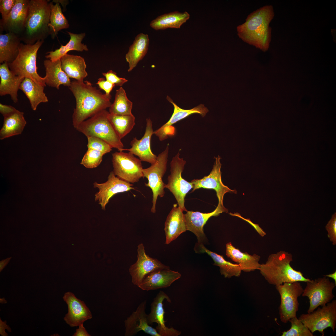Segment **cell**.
I'll return each mask as SVG.
<instances>
[{
  "mask_svg": "<svg viewBox=\"0 0 336 336\" xmlns=\"http://www.w3.org/2000/svg\"><path fill=\"white\" fill-rule=\"evenodd\" d=\"M69 88L76 99L72 121L76 128L82 122L99 112L110 107L111 96L102 94L89 82H71Z\"/></svg>",
  "mask_w": 336,
  "mask_h": 336,
  "instance_id": "obj_1",
  "label": "cell"
},
{
  "mask_svg": "<svg viewBox=\"0 0 336 336\" xmlns=\"http://www.w3.org/2000/svg\"><path fill=\"white\" fill-rule=\"evenodd\" d=\"M274 15L272 6L264 7L254 12L237 28L239 36L244 41L263 51L269 48L271 40L269 24Z\"/></svg>",
  "mask_w": 336,
  "mask_h": 336,
  "instance_id": "obj_2",
  "label": "cell"
},
{
  "mask_svg": "<svg viewBox=\"0 0 336 336\" xmlns=\"http://www.w3.org/2000/svg\"><path fill=\"white\" fill-rule=\"evenodd\" d=\"M292 260L291 254L281 250L269 255L266 262L260 264L259 270L269 284L275 286L285 282L310 281L311 279L305 277L301 272L291 266Z\"/></svg>",
  "mask_w": 336,
  "mask_h": 336,
  "instance_id": "obj_3",
  "label": "cell"
},
{
  "mask_svg": "<svg viewBox=\"0 0 336 336\" xmlns=\"http://www.w3.org/2000/svg\"><path fill=\"white\" fill-rule=\"evenodd\" d=\"M51 9L45 0H29V8L23 32L20 36L25 44H33L44 40L49 35Z\"/></svg>",
  "mask_w": 336,
  "mask_h": 336,
  "instance_id": "obj_4",
  "label": "cell"
},
{
  "mask_svg": "<svg viewBox=\"0 0 336 336\" xmlns=\"http://www.w3.org/2000/svg\"><path fill=\"white\" fill-rule=\"evenodd\" d=\"M109 114L106 110H102L82 122L76 129L87 137L99 138L108 143L112 148L122 151L124 149L123 144L109 119Z\"/></svg>",
  "mask_w": 336,
  "mask_h": 336,
  "instance_id": "obj_5",
  "label": "cell"
},
{
  "mask_svg": "<svg viewBox=\"0 0 336 336\" xmlns=\"http://www.w3.org/2000/svg\"><path fill=\"white\" fill-rule=\"evenodd\" d=\"M44 42L38 41L33 44L21 43L18 54L12 63H8L10 70L15 75L30 78L44 87L46 86L44 78L37 72L36 58L38 51Z\"/></svg>",
  "mask_w": 336,
  "mask_h": 336,
  "instance_id": "obj_6",
  "label": "cell"
},
{
  "mask_svg": "<svg viewBox=\"0 0 336 336\" xmlns=\"http://www.w3.org/2000/svg\"><path fill=\"white\" fill-rule=\"evenodd\" d=\"M169 145H167L164 151L159 154L155 163L142 170L143 177H146L148 180L145 185L150 187L153 193L152 205L151 208V212L153 213L156 212V204L158 197H163L165 194V184L163 182L162 178L167 170Z\"/></svg>",
  "mask_w": 336,
  "mask_h": 336,
  "instance_id": "obj_7",
  "label": "cell"
},
{
  "mask_svg": "<svg viewBox=\"0 0 336 336\" xmlns=\"http://www.w3.org/2000/svg\"><path fill=\"white\" fill-rule=\"evenodd\" d=\"M180 151L174 157L170 162V174L168 177V183L165 188L168 189L176 199L178 206L183 211L187 212L184 206L185 197L189 191L193 188L191 182H189L182 176L186 161L180 157Z\"/></svg>",
  "mask_w": 336,
  "mask_h": 336,
  "instance_id": "obj_8",
  "label": "cell"
},
{
  "mask_svg": "<svg viewBox=\"0 0 336 336\" xmlns=\"http://www.w3.org/2000/svg\"><path fill=\"white\" fill-rule=\"evenodd\" d=\"M318 307L317 309L306 314H302L298 319L313 333L318 331L324 335V330L330 327L335 332L336 327V300Z\"/></svg>",
  "mask_w": 336,
  "mask_h": 336,
  "instance_id": "obj_9",
  "label": "cell"
},
{
  "mask_svg": "<svg viewBox=\"0 0 336 336\" xmlns=\"http://www.w3.org/2000/svg\"><path fill=\"white\" fill-rule=\"evenodd\" d=\"M112 162L114 173L122 180L134 183L143 177L141 160L129 152L119 151L113 153Z\"/></svg>",
  "mask_w": 336,
  "mask_h": 336,
  "instance_id": "obj_10",
  "label": "cell"
},
{
  "mask_svg": "<svg viewBox=\"0 0 336 336\" xmlns=\"http://www.w3.org/2000/svg\"><path fill=\"white\" fill-rule=\"evenodd\" d=\"M302 296L307 297L310 305L307 313L313 311L320 306L329 302L334 296L333 291L336 285L330 281L329 278L324 276L306 282Z\"/></svg>",
  "mask_w": 336,
  "mask_h": 336,
  "instance_id": "obj_11",
  "label": "cell"
},
{
  "mask_svg": "<svg viewBox=\"0 0 336 336\" xmlns=\"http://www.w3.org/2000/svg\"><path fill=\"white\" fill-rule=\"evenodd\" d=\"M275 287L281 297L280 318L282 323H286L296 316L299 306L298 298L302 295L303 289L300 282L298 281L284 283Z\"/></svg>",
  "mask_w": 336,
  "mask_h": 336,
  "instance_id": "obj_12",
  "label": "cell"
},
{
  "mask_svg": "<svg viewBox=\"0 0 336 336\" xmlns=\"http://www.w3.org/2000/svg\"><path fill=\"white\" fill-rule=\"evenodd\" d=\"M214 158L215 161L214 165L208 175L204 176L201 179H194L191 181L193 185L192 192L201 188L214 189L218 198V205L224 207L223 200L225 194L230 193L236 194L237 191L235 189H230L222 183L221 171L222 164L220 161L221 158L219 155Z\"/></svg>",
  "mask_w": 336,
  "mask_h": 336,
  "instance_id": "obj_13",
  "label": "cell"
},
{
  "mask_svg": "<svg viewBox=\"0 0 336 336\" xmlns=\"http://www.w3.org/2000/svg\"><path fill=\"white\" fill-rule=\"evenodd\" d=\"M137 260L130 266L129 272L133 284L139 287L143 278L149 273L157 270L170 268L156 259L147 255L142 243L139 244L137 249Z\"/></svg>",
  "mask_w": 336,
  "mask_h": 336,
  "instance_id": "obj_14",
  "label": "cell"
},
{
  "mask_svg": "<svg viewBox=\"0 0 336 336\" xmlns=\"http://www.w3.org/2000/svg\"><path fill=\"white\" fill-rule=\"evenodd\" d=\"M133 186V184L116 176L113 171H112L105 182L99 184L95 182L93 183L94 187L97 188L99 190L95 195V200L98 202L102 210H105L110 199L114 195L134 189Z\"/></svg>",
  "mask_w": 336,
  "mask_h": 336,
  "instance_id": "obj_15",
  "label": "cell"
},
{
  "mask_svg": "<svg viewBox=\"0 0 336 336\" xmlns=\"http://www.w3.org/2000/svg\"><path fill=\"white\" fill-rule=\"evenodd\" d=\"M166 300L170 303L171 300L164 292L160 291L154 298L151 305V311L147 315V320L149 324L152 325L156 323L157 325L156 329L161 336H178L181 332L173 327L168 328L165 324V312L163 307V301Z\"/></svg>",
  "mask_w": 336,
  "mask_h": 336,
  "instance_id": "obj_16",
  "label": "cell"
},
{
  "mask_svg": "<svg viewBox=\"0 0 336 336\" xmlns=\"http://www.w3.org/2000/svg\"><path fill=\"white\" fill-rule=\"evenodd\" d=\"M167 99L173 104L174 110L169 120L159 128L153 132V134L157 136L160 141L167 139L169 136L174 135L175 129L172 125L177 122L194 113L199 114L202 117H204L208 111V109L203 104H201L191 109L184 110L178 106L168 96L167 97Z\"/></svg>",
  "mask_w": 336,
  "mask_h": 336,
  "instance_id": "obj_17",
  "label": "cell"
},
{
  "mask_svg": "<svg viewBox=\"0 0 336 336\" xmlns=\"http://www.w3.org/2000/svg\"><path fill=\"white\" fill-rule=\"evenodd\" d=\"M63 298L68 309L63 320L70 327L79 326L92 318L91 312L84 302L77 298L72 292H66Z\"/></svg>",
  "mask_w": 336,
  "mask_h": 336,
  "instance_id": "obj_18",
  "label": "cell"
},
{
  "mask_svg": "<svg viewBox=\"0 0 336 336\" xmlns=\"http://www.w3.org/2000/svg\"><path fill=\"white\" fill-rule=\"evenodd\" d=\"M228 209L217 205L212 212L203 213L198 211H187L184 214L187 231H189L196 236L198 243L204 244L207 239L204 232L203 227L208 220L212 216H217L223 212H227Z\"/></svg>",
  "mask_w": 336,
  "mask_h": 336,
  "instance_id": "obj_19",
  "label": "cell"
},
{
  "mask_svg": "<svg viewBox=\"0 0 336 336\" xmlns=\"http://www.w3.org/2000/svg\"><path fill=\"white\" fill-rule=\"evenodd\" d=\"M147 300L141 302L136 310L124 321L125 336H132L140 331L152 336H161L156 329L148 323L145 309Z\"/></svg>",
  "mask_w": 336,
  "mask_h": 336,
  "instance_id": "obj_20",
  "label": "cell"
},
{
  "mask_svg": "<svg viewBox=\"0 0 336 336\" xmlns=\"http://www.w3.org/2000/svg\"><path fill=\"white\" fill-rule=\"evenodd\" d=\"M29 0H16L15 4L7 18L0 20V29L20 36L24 26L28 13Z\"/></svg>",
  "mask_w": 336,
  "mask_h": 336,
  "instance_id": "obj_21",
  "label": "cell"
},
{
  "mask_svg": "<svg viewBox=\"0 0 336 336\" xmlns=\"http://www.w3.org/2000/svg\"><path fill=\"white\" fill-rule=\"evenodd\" d=\"M152 123L150 118L146 119V125L144 134L140 139L134 138L130 144L131 148L123 149L134 155L137 156L142 161L147 162L151 165L155 163L157 156L152 152L150 148L151 137L153 134Z\"/></svg>",
  "mask_w": 336,
  "mask_h": 336,
  "instance_id": "obj_22",
  "label": "cell"
},
{
  "mask_svg": "<svg viewBox=\"0 0 336 336\" xmlns=\"http://www.w3.org/2000/svg\"><path fill=\"white\" fill-rule=\"evenodd\" d=\"M181 276L179 272L170 268L157 270L146 275L138 287L147 291L166 288Z\"/></svg>",
  "mask_w": 336,
  "mask_h": 336,
  "instance_id": "obj_23",
  "label": "cell"
},
{
  "mask_svg": "<svg viewBox=\"0 0 336 336\" xmlns=\"http://www.w3.org/2000/svg\"><path fill=\"white\" fill-rule=\"evenodd\" d=\"M174 204L168 215L165 223L164 231L167 245L175 240L181 234L187 231L183 211Z\"/></svg>",
  "mask_w": 336,
  "mask_h": 336,
  "instance_id": "obj_24",
  "label": "cell"
},
{
  "mask_svg": "<svg viewBox=\"0 0 336 336\" xmlns=\"http://www.w3.org/2000/svg\"><path fill=\"white\" fill-rule=\"evenodd\" d=\"M0 95H9L15 103L18 101L17 92L24 78L15 75L10 70L8 63L0 65Z\"/></svg>",
  "mask_w": 336,
  "mask_h": 336,
  "instance_id": "obj_25",
  "label": "cell"
},
{
  "mask_svg": "<svg viewBox=\"0 0 336 336\" xmlns=\"http://www.w3.org/2000/svg\"><path fill=\"white\" fill-rule=\"evenodd\" d=\"M226 254L227 257L236 262L240 266L242 271L249 272L259 270L260 264L259 263L260 257L254 254L250 255L247 252H243L234 247L231 242L226 244Z\"/></svg>",
  "mask_w": 336,
  "mask_h": 336,
  "instance_id": "obj_26",
  "label": "cell"
},
{
  "mask_svg": "<svg viewBox=\"0 0 336 336\" xmlns=\"http://www.w3.org/2000/svg\"><path fill=\"white\" fill-rule=\"evenodd\" d=\"M44 65L46 71L44 77L46 85L58 89L61 85L70 86L71 82L62 69L60 59L54 62L46 59L44 61Z\"/></svg>",
  "mask_w": 336,
  "mask_h": 336,
  "instance_id": "obj_27",
  "label": "cell"
},
{
  "mask_svg": "<svg viewBox=\"0 0 336 336\" xmlns=\"http://www.w3.org/2000/svg\"><path fill=\"white\" fill-rule=\"evenodd\" d=\"M194 250L196 253H206L209 255L214 262L213 265L219 267L221 274L225 278L238 277L240 275L242 270L238 264L226 260L222 255L209 250L203 244L197 243Z\"/></svg>",
  "mask_w": 336,
  "mask_h": 336,
  "instance_id": "obj_28",
  "label": "cell"
},
{
  "mask_svg": "<svg viewBox=\"0 0 336 336\" xmlns=\"http://www.w3.org/2000/svg\"><path fill=\"white\" fill-rule=\"evenodd\" d=\"M21 41L20 36L12 33L0 35V63H10L17 57Z\"/></svg>",
  "mask_w": 336,
  "mask_h": 336,
  "instance_id": "obj_29",
  "label": "cell"
},
{
  "mask_svg": "<svg viewBox=\"0 0 336 336\" xmlns=\"http://www.w3.org/2000/svg\"><path fill=\"white\" fill-rule=\"evenodd\" d=\"M60 60L62 69L70 78L82 81L87 76L84 59L80 56L67 54Z\"/></svg>",
  "mask_w": 336,
  "mask_h": 336,
  "instance_id": "obj_30",
  "label": "cell"
},
{
  "mask_svg": "<svg viewBox=\"0 0 336 336\" xmlns=\"http://www.w3.org/2000/svg\"><path fill=\"white\" fill-rule=\"evenodd\" d=\"M149 43V39L147 34L141 33L135 37L125 55L126 61L129 64L128 72L132 70L146 55L148 50Z\"/></svg>",
  "mask_w": 336,
  "mask_h": 336,
  "instance_id": "obj_31",
  "label": "cell"
},
{
  "mask_svg": "<svg viewBox=\"0 0 336 336\" xmlns=\"http://www.w3.org/2000/svg\"><path fill=\"white\" fill-rule=\"evenodd\" d=\"M24 113L16 110L4 117L3 126L0 130V139L3 140L21 134L26 124Z\"/></svg>",
  "mask_w": 336,
  "mask_h": 336,
  "instance_id": "obj_32",
  "label": "cell"
},
{
  "mask_svg": "<svg viewBox=\"0 0 336 336\" xmlns=\"http://www.w3.org/2000/svg\"><path fill=\"white\" fill-rule=\"evenodd\" d=\"M189 17L190 15L187 12H173L158 16L151 22L150 25L156 30L168 28L179 29Z\"/></svg>",
  "mask_w": 336,
  "mask_h": 336,
  "instance_id": "obj_33",
  "label": "cell"
},
{
  "mask_svg": "<svg viewBox=\"0 0 336 336\" xmlns=\"http://www.w3.org/2000/svg\"><path fill=\"white\" fill-rule=\"evenodd\" d=\"M44 87L27 78H25L20 85L19 89L27 97L31 108L34 110H36L40 103H46L48 101L44 92Z\"/></svg>",
  "mask_w": 336,
  "mask_h": 336,
  "instance_id": "obj_34",
  "label": "cell"
},
{
  "mask_svg": "<svg viewBox=\"0 0 336 336\" xmlns=\"http://www.w3.org/2000/svg\"><path fill=\"white\" fill-rule=\"evenodd\" d=\"M68 33L70 37L69 42L65 45H61L59 48L54 51L47 52L48 54L45 56L47 58H49L50 60L54 62L60 59L68 52L72 50L78 51L88 50L86 45L82 43L85 36V33L76 34L69 32Z\"/></svg>",
  "mask_w": 336,
  "mask_h": 336,
  "instance_id": "obj_35",
  "label": "cell"
},
{
  "mask_svg": "<svg viewBox=\"0 0 336 336\" xmlns=\"http://www.w3.org/2000/svg\"><path fill=\"white\" fill-rule=\"evenodd\" d=\"M55 2V4L52 2L49 3L51 13L49 24V35L53 39L57 36L59 31L67 29L69 26L68 21L62 12L59 3Z\"/></svg>",
  "mask_w": 336,
  "mask_h": 336,
  "instance_id": "obj_36",
  "label": "cell"
},
{
  "mask_svg": "<svg viewBox=\"0 0 336 336\" xmlns=\"http://www.w3.org/2000/svg\"><path fill=\"white\" fill-rule=\"evenodd\" d=\"M108 118L121 139L130 132L135 124V117L133 114L118 115L109 113Z\"/></svg>",
  "mask_w": 336,
  "mask_h": 336,
  "instance_id": "obj_37",
  "label": "cell"
},
{
  "mask_svg": "<svg viewBox=\"0 0 336 336\" xmlns=\"http://www.w3.org/2000/svg\"><path fill=\"white\" fill-rule=\"evenodd\" d=\"M133 103L128 98L126 92L121 87L116 91L115 99L109 107L110 114L118 115H131Z\"/></svg>",
  "mask_w": 336,
  "mask_h": 336,
  "instance_id": "obj_38",
  "label": "cell"
},
{
  "mask_svg": "<svg viewBox=\"0 0 336 336\" xmlns=\"http://www.w3.org/2000/svg\"><path fill=\"white\" fill-rule=\"evenodd\" d=\"M288 321L291 323V327L288 330L282 332V336H314L313 333L296 316L291 319Z\"/></svg>",
  "mask_w": 336,
  "mask_h": 336,
  "instance_id": "obj_39",
  "label": "cell"
},
{
  "mask_svg": "<svg viewBox=\"0 0 336 336\" xmlns=\"http://www.w3.org/2000/svg\"><path fill=\"white\" fill-rule=\"evenodd\" d=\"M104 154L96 150L88 149L80 164L85 167L92 169L97 167L101 162Z\"/></svg>",
  "mask_w": 336,
  "mask_h": 336,
  "instance_id": "obj_40",
  "label": "cell"
},
{
  "mask_svg": "<svg viewBox=\"0 0 336 336\" xmlns=\"http://www.w3.org/2000/svg\"><path fill=\"white\" fill-rule=\"evenodd\" d=\"M88 149H91L100 152L104 155L112 150V147L103 139L94 136L87 137Z\"/></svg>",
  "mask_w": 336,
  "mask_h": 336,
  "instance_id": "obj_41",
  "label": "cell"
},
{
  "mask_svg": "<svg viewBox=\"0 0 336 336\" xmlns=\"http://www.w3.org/2000/svg\"><path fill=\"white\" fill-rule=\"evenodd\" d=\"M327 236L332 244L336 245V212L333 214L325 227Z\"/></svg>",
  "mask_w": 336,
  "mask_h": 336,
  "instance_id": "obj_42",
  "label": "cell"
},
{
  "mask_svg": "<svg viewBox=\"0 0 336 336\" xmlns=\"http://www.w3.org/2000/svg\"><path fill=\"white\" fill-rule=\"evenodd\" d=\"M16 0H0V12L2 21L5 20L14 6Z\"/></svg>",
  "mask_w": 336,
  "mask_h": 336,
  "instance_id": "obj_43",
  "label": "cell"
},
{
  "mask_svg": "<svg viewBox=\"0 0 336 336\" xmlns=\"http://www.w3.org/2000/svg\"><path fill=\"white\" fill-rule=\"evenodd\" d=\"M107 81L115 86L121 87L124 83L127 82L128 80L122 77H119L116 73L112 70H109L106 73H103Z\"/></svg>",
  "mask_w": 336,
  "mask_h": 336,
  "instance_id": "obj_44",
  "label": "cell"
},
{
  "mask_svg": "<svg viewBox=\"0 0 336 336\" xmlns=\"http://www.w3.org/2000/svg\"><path fill=\"white\" fill-rule=\"evenodd\" d=\"M96 84L99 86L100 89L104 91L105 94L108 96L110 95V92L115 86L114 85L105 80V78L103 77L99 78Z\"/></svg>",
  "mask_w": 336,
  "mask_h": 336,
  "instance_id": "obj_45",
  "label": "cell"
},
{
  "mask_svg": "<svg viewBox=\"0 0 336 336\" xmlns=\"http://www.w3.org/2000/svg\"><path fill=\"white\" fill-rule=\"evenodd\" d=\"M229 214L232 216L237 217L247 222L254 227L257 232L261 236L264 237L266 235V233L259 227L258 224L253 223L249 219H245L244 218L238 213H229Z\"/></svg>",
  "mask_w": 336,
  "mask_h": 336,
  "instance_id": "obj_46",
  "label": "cell"
},
{
  "mask_svg": "<svg viewBox=\"0 0 336 336\" xmlns=\"http://www.w3.org/2000/svg\"><path fill=\"white\" fill-rule=\"evenodd\" d=\"M16 110L12 106L0 104V112L3 117L12 113Z\"/></svg>",
  "mask_w": 336,
  "mask_h": 336,
  "instance_id": "obj_47",
  "label": "cell"
},
{
  "mask_svg": "<svg viewBox=\"0 0 336 336\" xmlns=\"http://www.w3.org/2000/svg\"><path fill=\"white\" fill-rule=\"evenodd\" d=\"M5 329L9 332H12L11 329L9 326L7 324V321L5 320L3 321L0 318V334L2 336H7L8 334L5 332Z\"/></svg>",
  "mask_w": 336,
  "mask_h": 336,
  "instance_id": "obj_48",
  "label": "cell"
},
{
  "mask_svg": "<svg viewBox=\"0 0 336 336\" xmlns=\"http://www.w3.org/2000/svg\"><path fill=\"white\" fill-rule=\"evenodd\" d=\"M79 328L76 329V332L74 334L73 336H90L91 335L88 333L85 328L83 325V324L79 325Z\"/></svg>",
  "mask_w": 336,
  "mask_h": 336,
  "instance_id": "obj_49",
  "label": "cell"
},
{
  "mask_svg": "<svg viewBox=\"0 0 336 336\" xmlns=\"http://www.w3.org/2000/svg\"><path fill=\"white\" fill-rule=\"evenodd\" d=\"M11 257L5 259H3L0 262V272H1L3 269L7 265L9 262Z\"/></svg>",
  "mask_w": 336,
  "mask_h": 336,
  "instance_id": "obj_50",
  "label": "cell"
},
{
  "mask_svg": "<svg viewBox=\"0 0 336 336\" xmlns=\"http://www.w3.org/2000/svg\"><path fill=\"white\" fill-rule=\"evenodd\" d=\"M324 276L332 278L334 280V283L336 285V271L333 273L324 275Z\"/></svg>",
  "mask_w": 336,
  "mask_h": 336,
  "instance_id": "obj_51",
  "label": "cell"
},
{
  "mask_svg": "<svg viewBox=\"0 0 336 336\" xmlns=\"http://www.w3.org/2000/svg\"><path fill=\"white\" fill-rule=\"evenodd\" d=\"M7 301L6 300V299L4 298H0V303H2V304H5V303H7Z\"/></svg>",
  "mask_w": 336,
  "mask_h": 336,
  "instance_id": "obj_52",
  "label": "cell"
}]
</instances>
